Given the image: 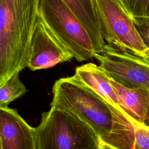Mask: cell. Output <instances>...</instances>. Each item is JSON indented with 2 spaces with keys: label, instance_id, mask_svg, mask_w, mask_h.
<instances>
[{
  "label": "cell",
  "instance_id": "1",
  "mask_svg": "<svg viewBox=\"0 0 149 149\" xmlns=\"http://www.w3.org/2000/svg\"><path fill=\"white\" fill-rule=\"evenodd\" d=\"M51 107L66 110L86 123L102 143L125 149L131 118L104 100L74 75L57 80L52 87Z\"/></svg>",
  "mask_w": 149,
  "mask_h": 149
},
{
  "label": "cell",
  "instance_id": "2",
  "mask_svg": "<svg viewBox=\"0 0 149 149\" xmlns=\"http://www.w3.org/2000/svg\"><path fill=\"white\" fill-rule=\"evenodd\" d=\"M40 0H0V84L27 68Z\"/></svg>",
  "mask_w": 149,
  "mask_h": 149
},
{
  "label": "cell",
  "instance_id": "3",
  "mask_svg": "<svg viewBox=\"0 0 149 149\" xmlns=\"http://www.w3.org/2000/svg\"><path fill=\"white\" fill-rule=\"evenodd\" d=\"M37 149H99L95 133L74 114L51 107L35 128Z\"/></svg>",
  "mask_w": 149,
  "mask_h": 149
},
{
  "label": "cell",
  "instance_id": "4",
  "mask_svg": "<svg viewBox=\"0 0 149 149\" xmlns=\"http://www.w3.org/2000/svg\"><path fill=\"white\" fill-rule=\"evenodd\" d=\"M39 16L77 61L93 58L94 51L89 34L63 0H40Z\"/></svg>",
  "mask_w": 149,
  "mask_h": 149
},
{
  "label": "cell",
  "instance_id": "5",
  "mask_svg": "<svg viewBox=\"0 0 149 149\" xmlns=\"http://www.w3.org/2000/svg\"><path fill=\"white\" fill-rule=\"evenodd\" d=\"M101 34L108 44L142 57L148 55L135 23L119 0H96Z\"/></svg>",
  "mask_w": 149,
  "mask_h": 149
},
{
  "label": "cell",
  "instance_id": "6",
  "mask_svg": "<svg viewBox=\"0 0 149 149\" xmlns=\"http://www.w3.org/2000/svg\"><path fill=\"white\" fill-rule=\"evenodd\" d=\"M93 58L114 81L149 93V54L142 57L105 44L102 51L94 53Z\"/></svg>",
  "mask_w": 149,
  "mask_h": 149
},
{
  "label": "cell",
  "instance_id": "7",
  "mask_svg": "<svg viewBox=\"0 0 149 149\" xmlns=\"http://www.w3.org/2000/svg\"><path fill=\"white\" fill-rule=\"evenodd\" d=\"M73 57L44 23L40 16L31 41L27 68L32 71L52 68Z\"/></svg>",
  "mask_w": 149,
  "mask_h": 149
},
{
  "label": "cell",
  "instance_id": "8",
  "mask_svg": "<svg viewBox=\"0 0 149 149\" xmlns=\"http://www.w3.org/2000/svg\"><path fill=\"white\" fill-rule=\"evenodd\" d=\"M0 149H37L35 128L15 109L0 108Z\"/></svg>",
  "mask_w": 149,
  "mask_h": 149
},
{
  "label": "cell",
  "instance_id": "9",
  "mask_svg": "<svg viewBox=\"0 0 149 149\" xmlns=\"http://www.w3.org/2000/svg\"><path fill=\"white\" fill-rule=\"evenodd\" d=\"M74 76L104 100L120 108L111 77L101 66L93 63L83 64L76 69Z\"/></svg>",
  "mask_w": 149,
  "mask_h": 149
},
{
  "label": "cell",
  "instance_id": "10",
  "mask_svg": "<svg viewBox=\"0 0 149 149\" xmlns=\"http://www.w3.org/2000/svg\"><path fill=\"white\" fill-rule=\"evenodd\" d=\"M63 1L86 29L93 42L94 53L101 52L105 42L100 29L96 0Z\"/></svg>",
  "mask_w": 149,
  "mask_h": 149
},
{
  "label": "cell",
  "instance_id": "11",
  "mask_svg": "<svg viewBox=\"0 0 149 149\" xmlns=\"http://www.w3.org/2000/svg\"><path fill=\"white\" fill-rule=\"evenodd\" d=\"M120 108L130 117L144 123L149 109V93L141 89L125 87L111 78Z\"/></svg>",
  "mask_w": 149,
  "mask_h": 149
},
{
  "label": "cell",
  "instance_id": "12",
  "mask_svg": "<svg viewBox=\"0 0 149 149\" xmlns=\"http://www.w3.org/2000/svg\"><path fill=\"white\" fill-rule=\"evenodd\" d=\"M27 90L19 78V73L12 76L5 82L0 84V108H6L8 105L19 98Z\"/></svg>",
  "mask_w": 149,
  "mask_h": 149
},
{
  "label": "cell",
  "instance_id": "13",
  "mask_svg": "<svg viewBox=\"0 0 149 149\" xmlns=\"http://www.w3.org/2000/svg\"><path fill=\"white\" fill-rule=\"evenodd\" d=\"M136 26L143 23L145 18L146 0H119Z\"/></svg>",
  "mask_w": 149,
  "mask_h": 149
},
{
  "label": "cell",
  "instance_id": "14",
  "mask_svg": "<svg viewBox=\"0 0 149 149\" xmlns=\"http://www.w3.org/2000/svg\"><path fill=\"white\" fill-rule=\"evenodd\" d=\"M149 23V0H146V11H145V18L143 23L139 26H142Z\"/></svg>",
  "mask_w": 149,
  "mask_h": 149
},
{
  "label": "cell",
  "instance_id": "15",
  "mask_svg": "<svg viewBox=\"0 0 149 149\" xmlns=\"http://www.w3.org/2000/svg\"><path fill=\"white\" fill-rule=\"evenodd\" d=\"M99 149H115V148H112V147H110L108 145H106V144H104L102 143Z\"/></svg>",
  "mask_w": 149,
  "mask_h": 149
},
{
  "label": "cell",
  "instance_id": "16",
  "mask_svg": "<svg viewBox=\"0 0 149 149\" xmlns=\"http://www.w3.org/2000/svg\"><path fill=\"white\" fill-rule=\"evenodd\" d=\"M144 124L146 125L147 126H149V109L148 110V112H147V113L145 120H144Z\"/></svg>",
  "mask_w": 149,
  "mask_h": 149
}]
</instances>
